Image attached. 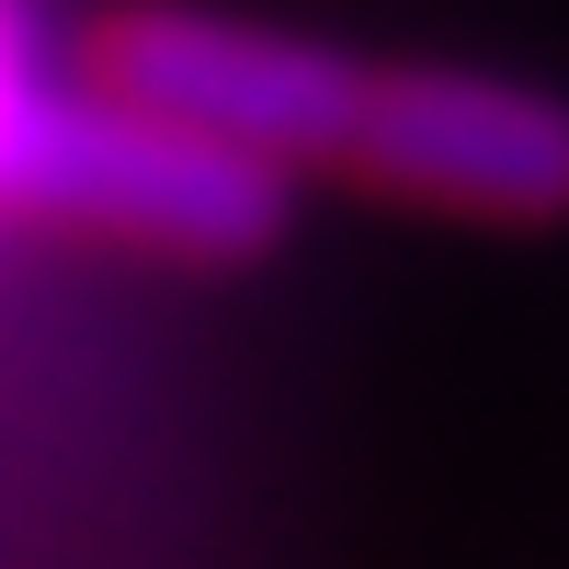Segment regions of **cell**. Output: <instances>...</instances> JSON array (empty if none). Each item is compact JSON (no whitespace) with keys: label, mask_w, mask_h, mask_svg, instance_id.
Instances as JSON below:
<instances>
[{"label":"cell","mask_w":569,"mask_h":569,"mask_svg":"<svg viewBox=\"0 0 569 569\" xmlns=\"http://www.w3.org/2000/svg\"><path fill=\"white\" fill-rule=\"evenodd\" d=\"M342 171L399 206L467 228H558L569 217V103L512 69H376L353 91Z\"/></svg>","instance_id":"3957f363"},{"label":"cell","mask_w":569,"mask_h":569,"mask_svg":"<svg viewBox=\"0 0 569 569\" xmlns=\"http://www.w3.org/2000/svg\"><path fill=\"white\" fill-rule=\"evenodd\" d=\"M80 80L114 91V103L160 114L182 137H217L262 171L297 182L308 160H342L365 58L330 34H284L251 12H194V0H126V12L91 23Z\"/></svg>","instance_id":"7a4b0ae2"},{"label":"cell","mask_w":569,"mask_h":569,"mask_svg":"<svg viewBox=\"0 0 569 569\" xmlns=\"http://www.w3.org/2000/svg\"><path fill=\"white\" fill-rule=\"evenodd\" d=\"M0 217L91 228L171 262H251L284 228V171L91 91L46 58L23 0H0Z\"/></svg>","instance_id":"6da1fadb"}]
</instances>
